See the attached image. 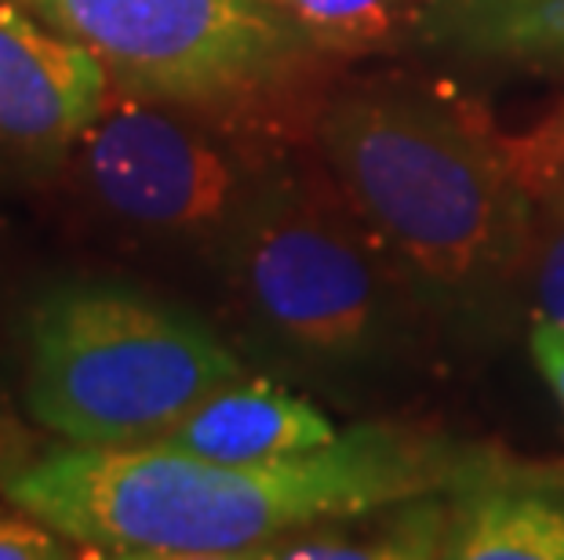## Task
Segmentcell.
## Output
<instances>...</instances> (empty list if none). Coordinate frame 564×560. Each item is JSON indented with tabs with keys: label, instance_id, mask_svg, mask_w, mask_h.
<instances>
[{
	"label": "cell",
	"instance_id": "1",
	"mask_svg": "<svg viewBox=\"0 0 564 560\" xmlns=\"http://www.w3.org/2000/svg\"><path fill=\"white\" fill-rule=\"evenodd\" d=\"M481 459L474 448L379 422L273 462H215L158 440H66L8 473L0 492L95 557H262L314 524L452 492Z\"/></svg>",
	"mask_w": 564,
	"mask_h": 560
},
{
	"label": "cell",
	"instance_id": "2",
	"mask_svg": "<svg viewBox=\"0 0 564 560\" xmlns=\"http://www.w3.org/2000/svg\"><path fill=\"white\" fill-rule=\"evenodd\" d=\"M310 146L434 328L485 339L521 314L535 200L481 117L412 88H357L321 106Z\"/></svg>",
	"mask_w": 564,
	"mask_h": 560
},
{
	"label": "cell",
	"instance_id": "3",
	"mask_svg": "<svg viewBox=\"0 0 564 560\" xmlns=\"http://www.w3.org/2000/svg\"><path fill=\"white\" fill-rule=\"evenodd\" d=\"M230 281L259 331L328 375L393 367L434 317L317 150L281 164L226 233Z\"/></svg>",
	"mask_w": 564,
	"mask_h": 560
},
{
	"label": "cell",
	"instance_id": "4",
	"mask_svg": "<svg viewBox=\"0 0 564 560\" xmlns=\"http://www.w3.org/2000/svg\"><path fill=\"white\" fill-rule=\"evenodd\" d=\"M241 378L212 325L128 284H58L26 314V411L69 444H150Z\"/></svg>",
	"mask_w": 564,
	"mask_h": 560
},
{
	"label": "cell",
	"instance_id": "5",
	"mask_svg": "<svg viewBox=\"0 0 564 560\" xmlns=\"http://www.w3.org/2000/svg\"><path fill=\"white\" fill-rule=\"evenodd\" d=\"M84 44L113 88L259 124L328 63L270 0H11Z\"/></svg>",
	"mask_w": 564,
	"mask_h": 560
},
{
	"label": "cell",
	"instance_id": "6",
	"mask_svg": "<svg viewBox=\"0 0 564 560\" xmlns=\"http://www.w3.org/2000/svg\"><path fill=\"white\" fill-rule=\"evenodd\" d=\"M278 139V135H273ZM270 128L117 91L84 135L80 186L91 205L164 241L226 237L281 168Z\"/></svg>",
	"mask_w": 564,
	"mask_h": 560
},
{
	"label": "cell",
	"instance_id": "7",
	"mask_svg": "<svg viewBox=\"0 0 564 560\" xmlns=\"http://www.w3.org/2000/svg\"><path fill=\"white\" fill-rule=\"evenodd\" d=\"M113 95V80L88 47L0 0V142L52 157L88 131Z\"/></svg>",
	"mask_w": 564,
	"mask_h": 560
},
{
	"label": "cell",
	"instance_id": "8",
	"mask_svg": "<svg viewBox=\"0 0 564 560\" xmlns=\"http://www.w3.org/2000/svg\"><path fill=\"white\" fill-rule=\"evenodd\" d=\"M441 557L564 560V476L481 459L444 492Z\"/></svg>",
	"mask_w": 564,
	"mask_h": 560
},
{
	"label": "cell",
	"instance_id": "9",
	"mask_svg": "<svg viewBox=\"0 0 564 560\" xmlns=\"http://www.w3.org/2000/svg\"><path fill=\"white\" fill-rule=\"evenodd\" d=\"M339 437L317 404L273 383H241L212 393L158 444L215 462H273L317 451Z\"/></svg>",
	"mask_w": 564,
	"mask_h": 560
},
{
	"label": "cell",
	"instance_id": "10",
	"mask_svg": "<svg viewBox=\"0 0 564 560\" xmlns=\"http://www.w3.org/2000/svg\"><path fill=\"white\" fill-rule=\"evenodd\" d=\"M419 41L474 63L564 69V0H437Z\"/></svg>",
	"mask_w": 564,
	"mask_h": 560
},
{
	"label": "cell",
	"instance_id": "11",
	"mask_svg": "<svg viewBox=\"0 0 564 560\" xmlns=\"http://www.w3.org/2000/svg\"><path fill=\"white\" fill-rule=\"evenodd\" d=\"M328 58L390 55L423 37L437 0H270Z\"/></svg>",
	"mask_w": 564,
	"mask_h": 560
},
{
	"label": "cell",
	"instance_id": "12",
	"mask_svg": "<svg viewBox=\"0 0 564 560\" xmlns=\"http://www.w3.org/2000/svg\"><path fill=\"white\" fill-rule=\"evenodd\" d=\"M532 244H528L524 306L532 320L564 328V194L532 197Z\"/></svg>",
	"mask_w": 564,
	"mask_h": 560
},
{
	"label": "cell",
	"instance_id": "13",
	"mask_svg": "<svg viewBox=\"0 0 564 560\" xmlns=\"http://www.w3.org/2000/svg\"><path fill=\"white\" fill-rule=\"evenodd\" d=\"M502 153L532 197L564 194V106L521 135H502Z\"/></svg>",
	"mask_w": 564,
	"mask_h": 560
},
{
	"label": "cell",
	"instance_id": "14",
	"mask_svg": "<svg viewBox=\"0 0 564 560\" xmlns=\"http://www.w3.org/2000/svg\"><path fill=\"white\" fill-rule=\"evenodd\" d=\"M22 517H0V560H55V557H74L69 539H63L55 528H47L44 520L30 517L26 509H19Z\"/></svg>",
	"mask_w": 564,
	"mask_h": 560
},
{
	"label": "cell",
	"instance_id": "15",
	"mask_svg": "<svg viewBox=\"0 0 564 560\" xmlns=\"http://www.w3.org/2000/svg\"><path fill=\"white\" fill-rule=\"evenodd\" d=\"M528 350H532V361L539 367V375L546 378V386L554 389V397L564 408V328L546 325V320H532Z\"/></svg>",
	"mask_w": 564,
	"mask_h": 560
}]
</instances>
